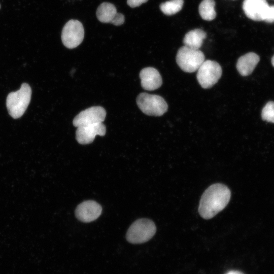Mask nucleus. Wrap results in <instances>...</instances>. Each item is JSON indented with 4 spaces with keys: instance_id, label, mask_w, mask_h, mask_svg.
I'll return each instance as SVG.
<instances>
[{
    "instance_id": "1",
    "label": "nucleus",
    "mask_w": 274,
    "mask_h": 274,
    "mask_svg": "<svg viewBox=\"0 0 274 274\" xmlns=\"http://www.w3.org/2000/svg\"><path fill=\"white\" fill-rule=\"evenodd\" d=\"M231 196L229 189L221 183L214 184L203 193L199 204L200 216L209 219L223 210L229 202Z\"/></svg>"
},
{
    "instance_id": "2",
    "label": "nucleus",
    "mask_w": 274,
    "mask_h": 274,
    "mask_svg": "<svg viewBox=\"0 0 274 274\" xmlns=\"http://www.w3.org/2000/svg\"><path fill=\"white\" fill-rule=\"evenodd\" d=\"M31 89L27 83H23L20 88L10 93L6 99V106L10 115L14 119L21 117L29 104Z\"/></svg>"
},
{
    "instance_id": "3",
    "label": "nucleus",
    "mask_w": 274,
    "mask_h": 274,
    "mask_svg": "<svg viewBox=\"0 0 274 274\" xmlns=\"http://www.w3.org/2000/svg\"><path fill=\"white\" fill-rule=\"evenodd\" d=\"M156 227L151 220L146 218L135 221L128 228L126 238L131 244H142L150 240L155 234Z\"/></svg>"
},
{
    "instance_id": "4",
    "label": "nucleus",
    "mask_w": 274,
    "mask_h": 274,
    "mask_svg": "<svg viewBox=\"0 0 274 274\" xmlns=\"http://www.w3.org/2000/svg\"><path fill=\"white\" fill-rule=\"evenodd\" d=\"M176 59L182 71L186 73H193L198 70L204 62V55L199 49L184 45L179 49Z\"/></svg>"
},
{
    "instance_id": "5",
    "label": "nucleus",
    "mask_w": 274,
    "mask_h": 274,
    "mask_svg": "<svg viewBox=\"0 0 274 274\" xmlns=\"http://www.w3.org/2000/svg\"><path fill=\"white\" fill-rule=\"evenodd\" d=\"M136 103L140 109L149 116H162L168 109L167 104L163 97L145 92L141 93L138 96Z\"/></svg>"
},
{
    "instance_id": "6",
    "label": "nucleus",
    "mask_w": 274,
    "mask_h": 274,
    "mask_svg": "<svg viewBox=\"0 0 274 274\" xmlns=\"http://www.w3.org/2000/svg\"><path fill=\"white\" fill-rule=\"evenodd\" d=\"M222 73L221 66L218 62L207 60L198 69L196 77L200 85L204 89H208L218 81Z\"/></svg>"
},
{
    "instance_id": "7",
    "label": "nucleus",
    "mask_w": 274,
    "mask_h": 274,
    "mask_svg": "<svg viewBox=\"0 0 274 274\" xmlns=\"http://www.w3.org/2000/svg\"><path fill=\"white\" fill-rule=\"evenodd\" d=\"M84 30L82 24L77 20H70L63 27L61 40L66 48L73 49L78 46L83 41Z\"/></svg>"
},
{
    "instance_id": "8",
    "label": "nucleus",
    "mask_w": 274,
    "mask_h": 274,
    "mask_svg": "<svg viewBox=\"0 0 274 274\" xmlns=\"http://www.w3.org/2000/svg\"><path fill=\"white\" fill-rule=\"evenodd\" d=\"M106 116L105 109L94 106L81 111L74 119L73 125L77 127L103 122Z\"/></svg>"
},
{
    "instance_id": "9",
    "label": "nucleus",
    "mask_w": 274,
    "mask_h": 274,
    "mask_svg": "<svg viewBox=\"0 0 274 274\" xmlns=\"http://www.w3.org/2000/svg\"><path fill=\"white\" fill-rule=\"evenodd\" d=\"M106 132V126L102 122L80 126L76 130V138L80 144H89L93 141L96 135L104 136Z\"/></svg>"
},
{
    "instance_id": "10",
    "label": "nucleus",
    "mask_w": 274,
    "mask_h": 274,
    "mask_svg": "<svg viewBox=\"0 0 274 274\" xmlns=\"http://www.w3.org/2000/svg\"><path fill=\"white\" fill-rule=\"evenodd\" d=\"M101 206L93 200L85 201L79 204L75 211L77 218L81 222L88 223L96 220L101 214Z\"/></svg>"
},
{
    "instance_id": "11",
    "label": "nucleus",
    "mask_w": 274,
    "mask_h": 274,
    "mask_svg": "<svg viewBox=\"0 0 274 274\" xmlns=\"http://www.w3.org/2000/svg\"><path fill=\"white\" fill-rule=\"evenodd\" d=\"M268 6L266 0H244L243 9L249 18L254 21H263Z\"/></svg>"
},
{
    "instance_id": "12",
    "label": "nucleus",
    "mask_w": 274,
    "mask_h": 274,
    "mask_svg": "<svg viewBox=\"0 0 274 274\" xmlns=\"http://www.w3.org/2000/svg\"><path fill=\"white\" fill-rule=\"evenodd\" d=\"M141 86L145 90L152 91L159 88L162 84L161 76L155 68L148 67L140 73Z\"/></svg>"
},
{
    "instance_id": "13",
    "label": "nucleus",
    "mask_w": 274,
    "mask_h": 274,
    "mask_svg": "<svg viewBox=\"0 0 274 274\" xmlns=\"http://www.w3.org/2000/svg\"><path fill=\"white\" fill-rule=\"evenodd\" d=\"M260 60L259 56L254 52L248 53L241 56L237 60L236 67L243 76L250 75Z\"/></svg>"
},
{
    "instance_id": "14",
    "label": "nucleus",
    "mask_w": 274,
    "mask_h": 274,
    "mask_svg": "<svg viewBox=\"0 0 274 274\" xmlns=\"http://www.w3.org/2000/svg\"><path fill=\"white\" fill-rule=\"evenodd\" d=\"M206 32L201 29H194L188 32L183 39L185 46L199 49L202 46Z\"/></svg>"
},
{
    "instance_id": "15",
    "label": "nucleus",
    "mask_w": 274,
    "mask_h": 274,
    "mask_svg": "<svg viewBox=\"0 0 274 274\" xmlns=\"http://www.w3.org/2000/svg\"><path fill=\"white\" fill-rule=\"evenodd\" d=\"M118 12L115 6L110 3L105 2L97 8L96 16L102 23H111Z\"/></svg>"
},
{
    "instance_id": "16",
    "label": "nucleus",
    "mask_w": 274,
    "mask_h": 274,
    "mask_svg": "<svg viewBox=\"0 0 274 274\" xmlns=\"http://www.w3.org/2000/svg\"><path fill=\"white\" fill-rule=\"evenodd\" d=\"M215 6L214 0H203L198 7L199 13L202 19L207 21L214 19L216 16Z\"/></svg>"
},
{
    "instance_id": "17",
    "label": "nucleus",
    "mask_w": 274,
    "mask_h": 274,
    "mask_svg": "<svg viewBox=\"0 0 274 274\" xmlns=\"http://www.w3.org/2000/svg\"><path fill=\"white\" fill-rule=\"evenodd\" d=\"M184 4V0H169L160 5L161 11L166 15H172L179 12Z\"/></svg>"
},
{
    "instance_id": "18",
    "label": "nucleus",
    "mask_w": 274,
    "mask_h": 274,
    "mask_svg": "<svg viewBox=\"0 0 274 274\" xmlns=\"http://www.w3.org/2000/svg\"><path fill=\"white\" fill-rule=\"evenodd\" d=\"M262 119L269 122L274 123V102H268L262 109Z\"/></svg>"
},
{
    "instance_id": "19",
    "label": "nucleus",
    "mask_w": 274,
    "mask_h": 274,
    "mask_svg": "<svg viewBox=\"0 0 274 274\" xmlns=\"http://www.w3.org/2000/svg\"><path fill=\"white\" fill-rule=\"evenodd\" d=\"M263 21L266 22H274V6H268L263 16Z\"/></svg>"
},
{
    "instance_id": "20",
    "label": "nucleus",
    "mask_w": 274,
    "mask_h": 274,
    "mask_svg": "<svg viewBox=\"0 0 274 274\" xmlns=\"http://www.w3.org/2000/svg\"><path fill=\"white\" fill-rule=\"evenodd\" d=\"M124 21L125 17L124 15L120 13H117L111 23L116 26H119L122 25L124 22Z\"/></svg>"
},
{
    "instance_id": "21",
    "label": "nucleus",
    "mask_w": 274,
    "mask_h": 274,
    "mask_svg": "<svg viewBox=\"0 0 274 274\" xmlns=\"http://www.w3.org/2000/svg\"><path fill=\"white\" fill-rule=\"evenodd\" d=\"M148 0H127V5L131 8L139 7L142 4L147 2Z\"/></svg>"
},
{
    "instance_id": "22",
    "label": "nucleus",
    "mask_w": 274,
    "mask_h": 274,
    "mask_svg": "<svg viewBox=\"0 0 274 274\" xmlns=\"http://www.w3.org/2000/svg\"><path fill=\"white\" fill-rule=\"evenodd\" d=\"M226 274H243V273H242L240 271H238L231 270V271H230L228 272Z\"/></svg>"
},
{
    "instance_id": "23",
    "label": "nucleus",
    "mask_w": 274,
    "mask_h": 274,
    "mask_svg": "<svg viewBox=\"0 0 274 274\" xmlns=\"http://www.w3.org/2000/svg\"><path fill=\"white\" fill-rule=\"evenodd\" d=\"M271 64L272 66L274 67V55L272 57V58H271Z\"/></svg>"
}]
</instances>
